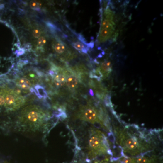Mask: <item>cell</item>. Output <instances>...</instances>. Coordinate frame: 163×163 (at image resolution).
Returning <instances> with one entry per match:
<instances>
[{
  "label": "cell",
  "instance_id": "cell-1",
  "mask_svg": "<svg viewBox=\"0 0 163 163\" xmlns=\"http://www.w3.org/2000/svg\"><path fill=\"white\" fill-rule=\"evenodd\" d=\"M50 118V114L40 106L30 105L25 107L19 114L20 124L30 129H39Z\"/></svg>",
  "mask_w": 163,
  "mask_h": 163
},
{
  "label": "cell",
  "instance_id": "cell-2",
  "mask_svg": "<svg viewBox=\"0 0 163 163\" xmlns=\"http://www.w3.org/2000/svg\"><path fill=\"white\" fill-rule=\"evenodd\" d=\"M5 89V104L3 108L7 111L18 110L23 106L25 99L22 96L14 90L4 87Z\"/></svg>",
  "mask_w": 163,
  "mask_h": 163
},
{
  "label": "cell",
  "instance_id": "cell-3",
  "mask_svg": "<svg viewBox=\"0 0 163 163\" xmlns=\"http://www.w3.org/2000/svg\"><path fill=\"white\" fill-rule=\"evenodd\" d=\"M114 30L113 26L101 30L99 35V41L100 42H104L110 37Z\"/></svg>",
  "mask_w": 163,
  "mask_h": 163
},
{
  "label": "cell",
  "instance_id": "cell-4",
  "mask_svg": "<svg viewBox=\"0 0 163 163\" xmlns=\"http://www.w3.org/2000/svg\"><path fill=\"white\" fill-rule=\"evenodd\" d=\"M15 83L17 86L23 89L29 90L32 89V84L31 82L26 78H18L16 80Z\"/></svg>",
  "mask_w": 163,
  "mask_h": 163
},
{
  "label": "cell",
  "instance_id": "cell-5",
  "mask_svg": "<svg viewBox=\"0 0 163 163\" xmlns=\"http://www.w3.org/2000/svg\"><path fill=\"white\" fill-rule=\"evenodd\" d=\"M84 116L86 120L92 122L95 121L97 118V114L94 110L87 108L84 111Z\"/></svg>",
  "mask_w": 163,
  "mask_h": 163
},
{
  "label": "cell",
  "instance_id": "cell-6",
  "mask_svg": "<svg viewBox=\"0 0 163 163\" xmlns=\"http://www.w3.org/2000/svg\"><path fill=\"white\" fill-rule=\"evenodd\" d=\"M66 83L68 88L70 89H74L77 88L79 84L78 79L74 75H70L66 78Z\"/></svg>",
  "mask_w": 163,
  "mask_h": 163
},
{
  "label": "cell",
  "instance_id": "cell-7",
  "mask_svg": "<svg viewBox=\"0 0 163 163\" xmlns=\"http://www.w3.org/2000/svg\"><path fill=\"white\" fill-rule=\"evenodd\" d=\"M32 89V90H31V91H34L38 98L40 99L47 98L48 96L47 92L45 89L43 88V86H41L39 85L35 86L34 89Z\"/></svg>",
  "mask_w": 163,
  "mask_h": 163
},
{
  "label": "cell",
  "instance_id": "cell-8",
  "mask_svg": "<svg viewBox=\"0 0 163 163\" xmlns=\"http://www.w3.org/2000/svg\"><path fill=\"white\" fill-rule=\"evenodd\" d=\"M66 78L65 76L63 74L56 75L54 76V82L56 86H62L65 84Z\"/></svg>",
  "mask_w": 163,
  "mask_h": 163
},
{
  "label": "cell",
  "instance_id": "cell-9",
  "mask_svg": "<svg viewBox=\"0 0 163 163\" xmlns=\"http://www.w3.org/2000/svg\"><path fill=\"white\" fill-rule=\"evenodd\" d=\"M125 145L128 148L131 150L135 149L138 145V143L136 138L133 137L129 139L126 141Z\"/></svg>",
  "mask_w": 163,
  "mask_h": 163
},
{
  "label": "cell",
  "instance_id": "cell-10",
  "mask_svg": "<svg viewBox=\"0 0 163 163\" xmlns=\"http://www.w3.org/2000/svg\"><path fill=\"white\" fill-rule=\"evenodd\" d=\"M53 47L56 52L58 54H63L65 50V46L63 43L60 42H56L53 44Z\"/></svg>",
  "mask_w": 163,
  "mask_h": 163
},
{
  "label": "cell",
  "instance_id": "cell-11",
  "mask_svg": "<svg viewBox=\"0 0 163 163\" xmlns=\"http://www.w3.org/2000/svg\"><path fill=\"white\" fill-rule=\"evenodd\" d=\"M72 46L76 49L79 51H81L84 53L88 52L89 49L86 48L84 45L79 42H76L72 43Z\"/></svg>",
  "mask_w": 163,
  "mask_h": 163
},
{
  "label": "cell",
  "instance_id": "cell-12",
  "mask_svg": "<svg viewBox=\"0 0 163 163\" xmlns=\"http://www.w3.org/2000/svg\"><path fill=\"white\" fill-rule=\"evenodd\" d=\"M101 70L104 73H109L111 70V64L109 61H106L102 64Z\"/></svg>",
  "mask_w": 163,
  "mask_h": 163
},
{
  "label": "cell",
  "instance_id": "cell-13",
  "mask_svg": "<svg viewBox=\"0 0 163 163\" xmlns=\"http://www.w3.org/2000/svg\"><path fill=\"white\" fill-rule=\"evenodd\" d=\"M90 145L94 148H97L100 145L99 139L96 136L91 137L89 140Z\"/></svg>",
  "mask_w": 163,
  "mask_h": 163
},
{
  "label": "cell",
  "instance_id": "cell-14",
  "mask_svg": "<svg viewBox=\"0 0 163 163\" xmlns=\"http://www.w3.org/2000/svg\"><path fill=\"white\" fill-rule=\"evenodd\" d=\"M113 25L114 23L112 21L111 19L106 18V19H104L101 23V30L108 28L111 26H113Z\"/></svg>",
  "mask_w": 163,
  "mask_h": 163
},
{
  "label": "cell",
  "instance_id": "cell-15",
  "mask_svg": "<svg viewBox=\"0 0 163 163\" xmlns=\"http://www.w3.org/2000/svg\"><path fill=\"white\" fill-rule=\"evenodd\" d=\"M30 7L33 10L40 11V4L35 1H32L30 2Z\"/></svg>",
  "mask_w": 163,
  "mask_h": 163
},
{
  "label": "cell",
  "instance_id": "cell-16",
  "mask_svg": "<svg viewBox=\"0 0 163 163\" xmlns=\"http://www.w3.org/2000/svg\"><path fill=\"white\" fill-rule=\"evenodd\" d=\"M46 42V40L45 37L41 36L39 37L37 40V45L39 47H43V46L45 44Z\"/></svg>",
  "mask_w": 163,
  "mask_h": 163
},
{
  "label": "cell",
  "instance_id": "cell-17",
  "mask_svg": "<svg viewBox=\"0 0 163 163\" xmlns=\"http://www.w3.org/2000/svg\"><path fill=\"white\" fill-rule=\"evenodd\" d=\"M41 34V32L39 29H35L32 32L33 36L35 38H39V37H40Z\"/></svg>",
  "mask_w": 163,
  "mask_h": 163
},
{
  "label": "cell",
  "instance_id": "cell-18",
  "mask_svg": "<svg viewBox=\"0 0 163 163\" xmlns=\"http://www.w3.org/2000/svg\"><path fill=\"white\" fill-rule=\"evenodd\" d=\"M148 161V159L145 157H140L137 159V162L138 163H147Z\"/></svg>",
  "mask_w": 163,
  "mask_h": 163
},
{
  "label": "cell",
  "instance_id": "cell-19",
  "mask_svg": "<svg viewBox=\"0 0 163 163\" xmlns=\"http://www.w3.org/2000/svg\"><path fill=\"white\" fill-rule=\"evenodd\" d=\"M24 53H25V50L23 49H21V50L17 51L16 52V54L17 56H18L24 54Z\"/></svg>",
  "mask_w": 163,
  "mask_h": 163
},
{
  "label": "cell",
  "instance_id": "cell-20",
  "mask_svg": "<svg viewBox=\"0 0 163 163\" xmlns=\"http://www.w3.org/2000/svg\"><path fill=\"white\" fill-rule=\"evenodd\" d=\"M124 163H130L131 162V159L129 158L125 159L123 161Z\"/></svg>",
  "mask_w": 163,
  "mask_h": 163
}]
</instances>
